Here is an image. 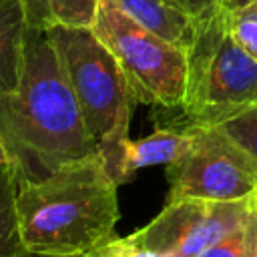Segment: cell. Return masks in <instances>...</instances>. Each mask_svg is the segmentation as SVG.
Instances as JSON below:
<instances>
[{
    "label": "cell",
    "mask_w": 257,
    "mask_h": 257,
    "mask_svg": "<svg viewBox=\"0 0 257 257\" xmlns=\"http://www.w3.org/2000/svg\"><path fill=\"white\" fill-rule=\"evenodd\" d=\"M183 116L193 126H219L257 108V58L237 44L227 6L193 18L187 44Z\"/></svg>",
    "instance_id": "3"
},
{
    "label": "cell",
    "mask_w": 257,
    "mask_h": 257,
    "mask_svg": "<svg viewBox=\"0 0 257 257\" xmlns=\"http://www.w3.org/2000/svg\"><path fill=\"white\" fill-rule=\"evenodd\" d=\"M26 16L20 0H0V96L18 88L24 66Z\"/></svg>",
    "instance_id": "9"
},
{
    "label": "cell",
    "mask_w": 257,
    "mask_h": 257,
    "mask_svg": "<svg viewBox=\"0 0 257 257\" xmlns=\"http://www.w3.org/2000/svg\"><path fill=\"white\" fill-rule=\"evenodd\" d=\"M114 4L145 28L187 48L193 32V18L185 12L173 8L165 0H114Z\"/></svg>",
    "instance_id": "10"
},
{
    "label": "cell",
    "mask_w": 257,
    "mask_h": 257,
    "mask_svg": "<svg viewBox=\"0 0 257 257\" xmlns=\"http://www.w3.org/2000/svg\"><path fill=\"white\" fill-rule=\"evenodd\" d=\"M94 34L118 62L137 102L181 108L187 82V50L126 16L114 0H98Z\"/></svg>",
    "instance_id": "5"
},
{
    "label": "cell",
    "mask_w": 257,
    "mask_h": 257,
    "mask_svg": "<svg viewBox=\"0 0 257 257\" xmlns=\"http://www.w3.org/2000/svg\"><path fill=\"white\" fill-rule=\"evenodd\" d=\"M0 141L18 185L42 181L100 151L46 30H26L20 84L0 96Z\"/></svg>",
    "instance_id": "1"
},
{
    "label": "cell",
    "mask_w": 257,
    "mask_h": 257,
    "mask_svg": "<svg viewBox=\"0 0 257 257\" xmlns=\"http://www.w3.org/2000/svg\"><path fill=\"white\" fill-rule=\"evenodd\" d=\"M6 165H10V157H8V151H6L4 143L0 141V169L6 167Z\"/></svg>",
    "instance_id": "19"
},
{
    "label": "cell",
    "mask_w": 257,
    "mask_h": 257,
    "mask_svg": "<svg viewBox=\"0 0 257 257\" xmlns=\"http://www.w3.org/2000/svg\"><path fill=\"white\" fill-rule=\"evenodd\" d=\"M18 257H94V253H44V251H32V249H22Z\"/></svg>",
    "instance_id": "18"
},
{
    "label": "cell",
    "mask_w": 257,
    "mask_h": 257,
    "mask_svg": "<svg viewBox=\"0 0 257 257\" xmlns=\"http://www.w3.org/2000/svg\"><path fill=\"white\" fill-rule=\"evenodd\" d=\"M193 145L191 126L185 128H157L137 141L122 139L114 149L102 153L104 163L116 185L135 177L139 169L153 165H173L183 159Z\"/></svg>",
    "instance_id": "8"
},
{
    "label": "cell",
    "mask_w": 257,
    "mask_h": 257,
    "mask_svg": "<svg viewBox=\"0 0 257 257\" xmlns=\"http://www.w3.org/2000/svg\"><path fill=\"white\" fill-rule=\"evenodd\" d=\"M243 237V257H257V195L253 197L249 217L245 221Z\"/></svg>",
    "instance_id": "17"
},
{
    "label": "cell",
    "mask_w": 257,
    "mask_h": 257,
    "mask_svg": "<svg viewBox=\"0 0 257 257\" xmlns=\"http://www.w3.org/2000/svg\"><path fill=\"white\" fill-rule=\"evenodd\" d=\"M227 12L233 38L257 58V0H235L227 6Z\"/></svg>",
    "instance_id": "13"
},
{
    "label": "cell",
    "mask_w": 257,
    "mask_h": 257,
    "mask_svg": "<svg viewBox=\"0 0 257 257\" xmlns=\"http://www.w3.org/2000/svg\"><path fill=\"white\" fill-rule=\"evenodd\" d=\"M90 137L108 153L128 135L135 98L124 74L92 28L46 30Z\"/></svg>",
    "instance_id": "4"
},
{
    "label": "cell",
    "mask_w": 257,
    "mask_h": 257,
    "mask_svg": "<svg viewBox=\"0 0 257 257\" xmlns=\"http://www.w3.org/2000/svg\"><path fill=\"white\" fill-rule=\"evenodd\" d=\"M243 227L235 229L233 233H229L221 241L213 243L211 247L203 249L195 257H243V237H245Z\"/></svg>",
    "instance_id": "15"
},
{
    "label": "cell",
    "mask_w": 257,
    "mask_h": 257,
    "mask_svg": "<svg viewBox=\"0 0 257 257\" xmlns=\"http://www.w3.org/2000/svg\"><path fill=\"white\" fill-rule=\"evenodd\" d=\"M116 189L100 151L60 167L42 181L18 185L16 213L24 249L96 253L116 239Z\"/></svg>",
    "instance_id": "2"
},
{
    "label": "cell",
    "mask_w": 257,
    "mask_h": 257,
    "mask_svg": "<svg viewBox=\"0 0 257 257\" xmlns=\"http://www.w3.org/2000/svg\"><path fill=\"white\" fill-rule=\"evenodd\" d=\"M253 197L229 203L205 199L167 201L149 225L128 237L151 257H195L245 225Z\"/></svg>",
    "instance_id": "7"
},
{
    "label": "cell",
    "mask_w": 257,
    "mask_h": 257,
    "mask_svg": "<svg viewBox=\"0 0 257 257\" xmlns=\"http://www.w3.org/2000/svg\"><path fill=\"white\" fill-rule=\"evenodd\" d=\"M18 181L10 165L0 169V257H18L24 249L18 213H16Z\"/></svg>",
    "instance_id": "12"
},
{
    "label": "cell",
    "mask_w": 257,
    "mask_h": 257,
    "mask_svg": "<svg viewBox=\"0 0 257 257\" xmlns=\"http://www.w3.org/2000/svg\"><path fill=\"white\" fill-rule=\"evenodd\" d=\"M28 28H92L98 0H20Z\"/></svg>",
    "instance_id": "11"
},
{
    "label": "cell",
    "mask_w": 257,
    "mask_h": 257,
    "mask_svg": "<svg viewBox=\"0 0 257 257\" xmlns=\"http://www.w3.org/2000/svg\"><path fill=\"white\" fill-rule=\"evenodd\" d=\"M189 153L167 165L169 195L175 199L241 201L257 195V163L221 126H193Z\"/></svg>",
    "instance_id": "6"
},
{
    "label": "cell",
    "mask_w": 257,
    "mask_h": 257,
    "mask_svg": "<svg viewBox=\"0 0 257 257\" xmlns=\"http://www.w3.org/2000/svg\"><path fill=\"white\" fill-rule=\"evenodd\" d=\"M167 4H171L173 8L185 12L191 18H199L203 14H209L221 6H229L235 0H165Z\"/></svg>",
    "instance_id": "16"
},
{
    "label": "cell",
    "mask_w": 257,
    "mask_h": 257,
    "mask_svg": "<svg viewBox=\"0 0 257 257\" xmlns=\"http://www.w3.org/2000/svg\"><path fill=\"white\" fill-rule=\"evenodd\" d=\"M219 126L257 163V108H251Z\"/></svg>",
    "instance_id": "14"
}]
</instances>
